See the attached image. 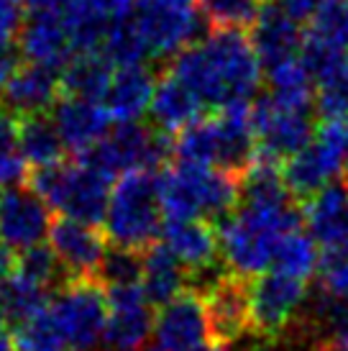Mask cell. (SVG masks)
Instances as JSON below:
<instances>
[{"label": "cell", "mask_w": 348, "mask_h": 351, "mask_svg": "<svg viewBox=\"0 0 348 351\" xmlns=\"http://www.w3.org/2000/svg\"><path fill=\"white\" fill-rule=\"evenodd\" d=\"M166 69L213 110L249 106L261 88L259 57L241 29H210Z\"/></svg>", "instance_id": "1"}, {"label": "cell", "mask_w": 348, "mask_h": 351, "mask_svg": "<svg viewBox=\"0 0 348 351\" xmlns=\"http://www.w3.org/2000/svg\"><path fill=\"white\" fill-rule=\"evenodd\" d=\"M297 228H305V208L297 200L274 205L238 203V208L218 223L223 262L231 272L249 280L264 274V269L274 264L279 244Z\"/></svg>", "instance_id": "2"}, {"label": "cell", "mask_w": 348, "mask_h": 351, "mask_svg": "<svg viewBox=\"0 0 348 351\" xmlns=\"http://www.w3.org/2000/svg\"><path fill=\"white\" fill-rule=\"evenodd\" d=\"M166 221L221 223L238 208V177L215 167L172 162L159 172Z\"/></svg>", "instance_id": "3"}, {"label": "cell", "mask_w": 348, "mask_h": 351, "mask_svg": "<svg viewBox=\"0 0 348 351\" xmlns=\"http://www.w3.org/2000/svg\"><path fill=\"white\" fill-rule=\"evenodd\" d=\"M164 208L159 193V172H128L110 190L105 234L113 246L146 252L162 234Z\"/></svg>", "instance_id": "4"}, {"label": "cell", "mask_w": 348, "mask_h": 351, "mask_svg": "<svg viewBox=\"0 0 348 351\" xmlns=\"http://www.w3.org/2000/svg\"><path fill=\"white\" fill-rule=\"evenodd\" d=\"M29 187L64 218H75L87 226L105 223L110 203V180L85 162H62L49 169H34Z\"/></svg>", "instance_id": "5"}, {"label": "cell", "mask_w": 348, "mask_h": 351, "mask_svg": "<svg viewBox=\"0 0 348 351\" xmlns=\"http://www.w3.org/2000/svg\"><path fill=\"white\" fill-rule=\"evenodd\" d=\"M169 156H172L169 134L149 123H118L95 149L75 159L90 165L110 180L116 175L123 177L138 169L162 172L169 165Z\"/></svg>", "instance_id": "6"}, {"label": "cell", "mask_w": 348, "mask_h": 351, "mask_svg": "<svg viewBox=\"0 0 348 351\" xmlns=\"http://www.w3.org/2000/svg\"><path fill=\"white\" fill-rule=\"evenodd\" d=\"M69 351H95L103 343L110 315L105 287L95 280L69 282L49 305Z\"/></svg>", "instance_id": "7"}, {"label": "cell", "mask_w": 348, "mask_h": 351, "mask_svg": "<svg viewBox=\"0 0 348 351\" xmlns=\"http://www.w3.org/2000/svg\"><path fill=\"white\" fill-rule=\"evenodd\" d=\"M134 23L151 57H177L197 44V0H136Z\"/></svg>", "instance_id": "8"}, {"label": "cell", "mask_w": 348, "mask_h": 351, "mask_svg": "<svg viewBox=\"0 0 348 351\" xmlns=\"http://www.w3.org/2000/svg\"><path fill=\"white\" fill-rule=\"evenodd\" d=\"M251 116L256 131V152L279 165L310 147L318 131L312 110L277 106L266 93L253 100Z\"/></svg>", "instance_id": "9"}, {"label": "cell", "mask_w": 348, "mask_h": 351, "mask_svg": "<svg viewBox=\"0 0 348 351\" xmlns=\"http://www.w3.org/2000/svg\"><path fill=\"white\" fill-rule=\"evenodd\" d=\"M203 305L213 346H236L251 333V280L236 272L218 274L205 285Z\"/></svg>", "instance_id": "10"}, {"label": "cell", "mask_w": 348, "mask_h": 351, "mask_svg": "<svg viewBox=\"0 0 348 351\" xmlns=\"http://www.w3.org/2000/svg\"><path fill=\"white\" fill-rule=\"evenodd\" d=\"M308 300V285L279 272L251 277V333L256 339H277L297 321Z\"/></svg>", "instance_id": "11"}, {"label": "cell", "mask_w": 348, "mask_h": 351, "mask_svg": "<svg viewBox=\"0 0 348 351\" xmlns=\"http://www.w3.org/2000/svg\"><path fill=\"white\" fill-rule=\"evenodd\" d=\"M348 51V0H325L315 19L305 26L300 59L315 82L330 77Z\"/></svg>", "instance_id": "12"}, {"label": "cell", "mask_w": 348, "mask_h": 351, "mask_svg": "<svg viewBox=\"0 0 348 351\" xmlns=\"http://www.w3.org/2000/svg\"><path fill=\"white\" fill-rule=\"evenodd\" d=\"M136 0H69L67 36L75 57L103 54L110 34L134 21Z\"/></svg>", "instance_id": "13"}, {"label": "cell", "mask_w": 348, "mask_h": 351, "mask_svg": "<svg viewBox=\"0 0 348 351\" xmlns=\"http://www.w3.org/2000/svg\"><path fill=\"white\" fill-rule=\"evenodd\" d=\"M110 315L100 351H141L146 339L154 331L156 315L146 300L144 287H113L105 290Z\"/></svg>", "instance_id": "14"}, {"label": "cell", "mask_w": 348, "mask_h": 351, "mask_svg": "<svg viewBox=\"0 0 348 351\" xmlns=\"http://www.w3.org/2000/svg\"><path fill=\"white\" fill-rule=\"evenodd\" d=\"M49 205L31 187H10L0 195V241L13 252L39 246L51 231Z\"/></svg>", "instance_id": "15"}, {"label": "cell", "mask_w": 348, "mask_h": 351, "mask_svg": "<svg viewBox=\"0 0 348 351\" xmlns=\"http://www.w3.org/2000/svg\"><path fill=\"white\" fill-rule=\"evenodd\" d=\"M49 246L54 249L72 282H82V280L97 282V269L108 252L105 236L100 234L97 226H87L64 215L54 218L49 231Z\"/></svg>", "instance_id": "16"}, {"label": "cell", "mask_w": 348, "mask_h": 351, "mask_svg": "<svg viewBox=\"0 0 348 351\" xmlns=\"http://www.w3.org/2000/svg\"><path fill=\"white\" fill-rule=\"evenodd\" d=\"M154 336L162 351H203L208 339V318L200 290L187 287L172 302L159 308Z\"/></svg>", "instance_id": "17"}, {"label": "cell", "mask_w": 348, "mask_h": 351, "mask_svg": "<svg viewBox=\"0 0 348 351\" xmlns=\"http://www.w3.org/2000/svg\"><path fill=\"white\" fill-rule=\"evenodd\" d=\"M164 244L182 262L195 290L205 274L215 272L218 262H223L218 223L210 221H169L164 226Z\"/></svg>", "instance_id": "18"}, {"label": "cell", "mask_w": 348, "mask_h": 351, "mask_svg": "<svg viewBox=\"0 0 348 351\" xmlns=\"http://www.w3.org/2000/svg\"><path fill=\"white\" fill-rule=\"evenodd\" d=\"M0 98V106L16 118L47 116L62 100V75L57 69L23 62L3 88Z\"/></svg>", "instance_id": "19"}, {"label": "cell", "mask_w": 348, "mask_h": 351, "mask_svg": "<svg viewBox=\"0 0 348 351\" xmlns=\"http://www.w3.org/2000/svg\"><path fill=\"white\" fill-rule=\"evenodd\" d=\"M302 39H305V29L269 0L251 23V36H249L259 57V64L266 69L297 59V54L302 51Z\"/></svg>", "instance_id": "20"}, {"label": "cell", "mask_w": 348, "mask_h": 351, "mask_svg": "<svg viewBox=\"0 0 348 351\" xmlns=\"http://www.w3.org/2000/svg\"><path fill=\"white\" fill-rule=\"evenodd\" d=\"M54 113V126L59 136L64 141V147L75 156L87 154L90 149H95L103 138L110 134V121L105 106L92 103V100L79 98H64L57 103Z\"/></svg>", "instance_id": "21"}, {"label": "cell", "mask_w": 348, "mask_h": 351, "mask_svg": "<svg viewBox=\"0 0 348 351\" xmlns=\"http://www.w3.org/2000/svg\"><path fill=\"white\" fill-rule=\"evenodd\" d=\"M154 88V72L146 64L116 67L108 95L103 100L108 116L118 123H138V118L151 108Z\"/></svg>", "instance_id": "22"}, {"label": "cell", "mask_w": 348, "mask_h": 351, "mask_svg": "<svg viewBox=\"0 0 348 351\" xmlns=\"http://www.w3.org/2000/svg\"><path fill=\"white\" fill-rule=\"evenodd\" d=\"M310 236L323 249L348 244V185L333 182L302 205Z\"/></svg>", "instance_id": "23"}, {"label": "cell", "mask_w": 348, "mask_h": 351, "mask_svg": "<svg viewBox=\"0 0 348 351\" xmlns=\"http://www.w3.org/2000/svg\"><path fill=\"white\" fill-rule=\"evenodd\" d=\"M200 110H203V100L197 98L182 80H177L169 69H164L159 75L151 108H149L151 126L177 136L182 128H187L200 118Z\"/></svg>", "instance_id": "24"}, {"label": "cell", "mask_w": 348, "mask_h": 351, "mask_svg": "<svg viewBox=\"0 0 348 351\" xmlns=\"http://www.w3.org/2000/svg\"><path fill=\"white\" fill-rule=\"evenodd\" d=\"M146 300L164 308L179 293L190 287V274L182 262L174 256L166 244H154L144 252V280H141Z\"/></svg>", "instance_id": "25"}, {"label": "cell", "mask_w": 348, "mask_h": 351, "mask_svg": "<svg viewBox=\"0 0 348 351\" xmlns=\"http://www.w3.org/2000/svg\"><path fill=\"white\" fill-rule=\"evenodd\" d=\"M116 64L103 54H82L75 57L62 69V95L100 103L105 100Z\"/></svg>", "instance_id": "26"}, {"label": "cell", "mask_w": 348, "mask_h": 351, "mask_svg": "<svg viewBox=\"0 0 348 351\" xmlns=\"http://www.w3.org/2000/svg\"><path fill=\"white\" fill-rule=\"evenodd\" d=\"M64 141L59 136L54 121L47 116L21 118L18 154L34 169H49L64 162Z\"/></svg>", "instance_id": "27"}, {"label": "cell", "mask_w": 348, "mask_h": 351, "mask_svg": "<svg viewBox=\"0 0 348 351\" xmlns=\"http://www.w3.org/2000/svg\"><path fill=\"white\" fill-rule=\"evenodd\" d=\"M318 82L312 77V72L308 69V64L300 57L284 62L279 67L269 69V95L277 106L284 108H300V110H312L315 106V88Z\"/></svg>", "instance_id": "28"}, {"label": "cell", "mask_w": 348, "mask_h": 351, "mask_svg": "<svg viewBox=\"0 0 348 351\" xmlns=\"http://www.w3.org/2000/svg\"><path fill=\"white\" fill-rule=\"evenodd\" d=\"M49 308V290L26 280L23 274H13L0 285V315L8 326H21L34 315Z\"/></svg>", "instance_id": "29"}, {"label": "cell", "mask_w": 348, "mask_h": 351, "mask_svg": "<svg viewBox=\"0 0 348 351\" xmlns=\"http://www.w3.org/2000/svg\"><path fill=\"white\" fill-rule=\"evenodd\" d=\"M271 267H274V272L308 282L310 274L320 267L318 241H315V239L310 236V231H305V228L292 231V234L279 244Z\"/></svg>", "instance_id": "30"}, {"label": "cell", "mask_w": 348, "mask_h": 351, "mask_svg": "<svg viewBox=\"0 0 348 351\" xmlns=\"http://www.w3.org/2000/svg\"><path fill=\"white\" fill-rule=\"evenodd\" d=\"M144 280V252L110 246L97 269V282L105 290L113 287H134Z\"/></svg>", "instance_id": "31"}, {"label": "cell", "mask_w": 348, "mask_h": 351, "mask_svg": "<svg viewBox=\"0 0 348 351\" xmlns=\"http://www.w3.org/2000/svg\"><path fill=\"white\" fill-rule=\"evenodd\" d=\"M18 274H23L26 280L41 285V287H47L49 293H51V290H57L59 293L62 287H67V285L72 282L69 274L64 272L62 262L57 259L54 249H51V246H44V244L21 252Z\"/></svg>", "instance_id": "32"}, {"label": "cell", "mask_w": 348, "mask_h": 351, "mask_svg": "<svg viewBox=\"0 0 348 351\" xmlns=\"http://www.w3.org/2000/svg\"><path fill=\"white\" fill-rule=\"evenodd\" d=\"M13 346L16 351H69L49 308L13 328Z\"/></svg>", "instance_id": "33"}, {"label": "cell", "mask_w": 348, "mask_h": 351, "mask_svg": "<svg viewBox=\"0 0 348 351\" xmlns=\"http://www.w3.org/2000/svg\"><path fill=\"white\" fill-rule=\"evenodd\" d=\"M266 0H197V8L210 29H241L251 26Z\"/></svg>", "instance_id": "34"}, {"label": "cell", "mask_w": 348, "mask_h": 351, "mask_svg": "<svg viewBox=\"0 0 348 351\" xmlns=\"http://www.w3.org/2000/svg\"><path fill=\"white\" fill-rule=\"evenodd\" d=\"M320 287L348 298V244L323 249L320 254Z\"/></svg>", "instance_id": "35"}, {"label": "cell", "mask_w": 348, "mask_h": 351, "mask_svg": "<svg viewBox=\"0 0 348 351\" xmlns=\"http://www.w3.org/2000/svg\"><path fill=\"white\" fill-rule=\"evenodd\" d=\"M312 343L315 339L292 323L287 333H282L277 339H256L253 346H249L246 351H312Z\"/></svg>", "instance_id": "36"}, {"label": "cell", "mask_w": 348, "mask_h": 351, "mask_svg": "<svg viewBox=\"0 0 348 351\" xmlns=\"http://www.w3.org/2000/svg\"><path fill=\"white\" fill-rule=\"evenodd\" d=\"M23 29V0H0V51L18 47Z\"/></svg>", "instance_id": "37"}, {"label": "cell", "mask_w": 348, "mask_h": 351, "mask_svg": "<svg viewBox=\"0 0 348 351\" xmlns=\"http://www.w3.org/2000/svg\"><path fill=\"white\" fill-rule=\"evenodd\" d=\"M269 3H274L292 21H297L300 26H305V23H310V21L315 19V13L323 8L325 0H269Z\"/></svg>", "instance_id": "38"}, {"label": "cell", "mask_w": 348, "mask_h": 351, "mask_svg": "<svg viewBox=\"0 0 348 351\" xmlns=\"http://www.w3.org/2000/svg\"><path fill=\"white\" fill-rule=\"evenodd\" d=\"M18 126L21 118L0 106V152H18Z\"/></svg>", "instance_id": "39"}, {"label": "cell", "mask_w": 348, "mask_h": 351, "mask_svg": "<svg viewBox=\"0 0 348 351\" xmlns=\"http://www.w3.org/2000/svg\"><path fill=\"white\" fill-rule=\"evenodd\" d=\"M69 0H23V16H64Z\"/></svg>", "instance_id": "40"}, {"label": "cell", "mask_w": 348, "mask_h": 351, "mask_svg": "<svg viewBox=\"0 0 348 351\" xmlns=\"http://www.w3.org/2000/svg\"><path fill=\"white\" fill-rule=\"evenodd\" d=\"M16 272H18V256H16V252L8 244L0 241V285L10 280Z\"/></svg>", "instance_id": "41"}, {"label": "cell", "mask_w": 348, "mask_h": 351, "mask_svg": "<svg viewBox=\"0 0 348 351\" xmlns=\"http://www.w3.org/2000/svg\"><path fill=\"white\" fill-rule=\"evenodd\" d=\"M5 326L8 323L3 321V315H0V351H16V346H13V333Z\"/></svg>", "instance_id": "42"}, {"label": "cell", "mask_w": 348, "mask_h": 351, "mask_svg": "<svg viewBox=\"0 0 348 351\" xmlns=\"http://www.w3.org/2000/svg\"><path fill=\"white\" fill-rule=\"evenodd\" d=\"M312 351H348V341H315L312 343Z\"/></svg>", "instance_id": "43"}, {"label": "cell", "mask_w": 348, "mask_h": 351, "mask_svg": "<svg viewBox=\"0 0 348 351\" xmlns=\"http://www.w3.org/2000/svg\"><path fill=\"white\" fill-rule=\"evenodd\" d=\"M203 351H246V349H233V346H210V349Z\"/></svg>", "instance_id": "44"}, {"label": "cell", "mask_w": 348, "mask_h": 351, "mask_svg": "<svg viewBox=\"0 0 348 351\" xmlns=\"http://www.w3.org/2000/svg\"><path fill=\"white\" fill-rule=\"evenodd\" d=\"M141 351H162V349H159V346H156V349H154V346H144Z\"/></svg>", "instance_id": "45"}, {"label": "cell", "mask_w": 348, "mask_h": 351, "mask_svg": "<svg viewBox=\"0 0 348 351\" xmlns=\"http://www.w3.org/2000/svg\"><path fill=\"white\" fill-rule=\"evenodd\" d=\"M343 182H346V185H348V175H346V177H343Z\"/></svg>", "instance_id": "46"}]
</instances>
